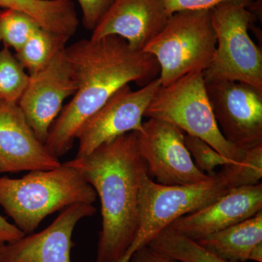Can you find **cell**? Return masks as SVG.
<instances>
[{
  "label": "cell",
  "instance_id": "obj_1",
  "mask_svg": "<svg viewBox=\"0 0 262 262\" xmlns=\"http://www.w3.org/2000/svg\"><path fill=\"white\" fill-rule=\"evenodd\" d=\"M77 91L50 129L46 149L61 158L68 152L84 122L118 90L130 82L144 86L159 77L155 57L136 51L120 37L82 39L66 48Z\"/></svg>",
  "mask_w": 262,
  "mask_h": 262
},
{
  "label": "cell",
  "instance_id": "obj_2",
  "mask_svg": "<svg viewBox=\"0 0 262 262\" xmlns=\"http://www.w3.org/2000/svg\"><path fill=\"white\" fill-rule=\"evenodd\" d=\"M66 163L80 172L101 201L102 224L95 262L120 261L139 228V185L146 165L137 134L127 133Z\"/></svg>",
  "mask_w": 262,
  "mask_h": 262
},
{
  "label": "cell",
  "instance_id": "obj_3",
  "mask_svg": "<svg viewBox=\"0 0 262 262\" xmlns=\"http://www.w3.org/2000/svg\"><path fill=\"white\" fill-rule=\"evenodd\" d=\"M262 177V150L246 151L244 160L223 166L203 182L187 185L165 186L151 179L147 168L139 185V228L134 244L122 259L130 261L133 253L173 221L202 209L233 188L254 185ZM121 261V260H120Z\"/></svg>",
  "mask_w": 262,
  "mask_h": 262
},
{
  "label": "cell",
  "instance_id": "obj_4",
  "mask_svg": "<svg viewBox=\"0 0 262 262\" xmlns=\"http://www.w3.org/2000/svg\"><path fill=\"white\" fill-rule=\"evenodd\" d=\"M97 194L78 170L64 163L20 179L0 176V206L25 234L48 215L76 203L93 204Z\"/></svg>",
  "mask_w": 262,
  "mask_h": 262
},
{
  "label": "cell",
  "instance_id": "obj_5",
  "mask_svg": "<svg viewBox=\"0 0 262 262\" xmlns=\"http://www.w3.org/2000/svg\"><path fill=\"white\" fill-rule=\"evenodd\" d=\"M216 37L210 10H184L170 15L144 48L160 67L162 87L193 72H204L214 58Z\"/></svg>",
  "mask_w": 262,
  "mask_h": 262
},
{
  "label": "cell",
  "instance_id": "obj_6",
  "mask_svg": "<svg viewBox=\"0 0 262 262\" xmlns=\"http://www.w3.org/2000/svg\"><path fill=\"white\" fill-rule=\"evenodd\" d=\"M144 117L173 124L187 135L199 138L220 154L238 163L246 151L229 142L215 121L203 72H193L160 88Z\"/></svg>",
  "mask_w": 262,
  "mask_h": 262
},
{
  "label": "cell",
  "instance_id": "obj_7",
  "mask_svg": "<svg viewBox=\"0 0 262 262\" xmlns=\"http://www.w3.org/2000/svg\"><path fill=\"white\" fill-rule=\"evenodd\" d=\"M244 3H222L210 9L216 37L214 58L203 72L206 83L236 81L262 92V53L250 36L256 15Z\"/></svg>",
  "mask_w": 262,
  "mask_h": 262
},
{
  "label": "cell",
  "instance_id": "obj_8",
  "mask_svg": "<svg viewBox=\"0 0 262 262\" xmlns=\"http://www.w3.org/2000/svg\"><path fill=\"white\" fill-rule=\"evenodd\" d=\"M137 134L138 146L149 175L162 185L179 186L203 182L209 175L193 161L185 144V133L173 124L149 118Z\"/></svg>",
  "mask_w": 262,
  "mask_h": 262
},
{
  "label": "cell",
  "instance_id": "obj_9",
  "mask_svg": "<svg viewBox=\"0 0 262 262\" xmlns=\"http://www.w3.org/2000/svg\"><path fill=\"white\" fill-rule=\"evenodd\" d=\"M161 88L159 77L134 91L129 84L118 90L77 133V156H84L104 143L127 133L140 132L146 108Z\"/></svg>",
  "mask_w": 262,
  "mask_h": 262
},
{
  "label": "cell",
  "instance_id": "obj_10",
  "mask_svg": "<svg viewBox=\"0 0 262 262\" xmlns=\"http://www.w3.org/2000/svg\"><path fill=\"white\" fill-rule=\"evenodd\" d=\"M206 84L215 121L224 137L244 151L262 145V92L236 81Z\"/></svg>",
  "mask_w": 262,
  "mask_h": 262
},
{
  "label": "cell",
  "instance_id": "obj_11",
  "mask_svg": "<svg viewBox=\"0 0 262 262\" xmlns=\"http://www.w3.org/2000/svg\"><path fill=\"white\" fill-rule=\"evenodd\" d=\"M65 49L42 69L29 75L28 84L18 103L37 139L44 144L63 102L72 97L77 89Z\"/></svg>",
  "mask_w": 262,
  "mask_h": 262
},
{
  "label": "cell",
  "instance_id": "obj_12",
  "mask_svg": "<svg viewBox=\"0 0 262 262\" xmlns=\"http://www.w3.org/2000/svg\"><path fill=\"white\" fill-rule=\"evenodd\" d=\"M96 212L93 204L76 203L69 206L41 232L0 244V262H71L76 225Z\"/></svg>",
  "mask_w": 262,
  "mask_h": 262
},
{
  "label": "cell",
  "instance_id": "obj_13",
  "mask_svg": "<svg viewBox=\"0 0 262 262\" xmlns=\"http://www.w3.org/2000/svg\"><path fill=\"white\" fill-rule=\"evenodd\" d=\"M61 165L37 139L18 103L0 101V176Z\"/></svg>",
  "mask_w": 262,
  "mask_h": 262
},
{
  "label": "cell",
  "instance_id": "obj_14",
  "mask_svg": "<svg viewBox=\"0 0 262 262\" xmlns=\"http://www.w3.org/2000/svg\"><path fill=\"white\" fill-rule=\"evenodd\" d=\"M262 211V184L233 188L199 211L183 215L168 227L198 241L251 218Z\"/></svg>",
  "mask_w": 262,
  "mask_h": 262
},
{
  "label": "cell",
  "instance_id": "obj_15",
  "mask_svg": "<svg viewBox=\"0 0 262 262\" xmlns=\"http://www.w3.org/2000/svg\"><path fill=\"white\" fill-rule=\"evenodd\" d=\"M170 17L160 0H114L92 31L91 39L117 36L133 49L144 51Z\"/></svg>",
  "mask_w": 262,
  "mask_h": 262
},
{
  "label": "cell",
  "instance_id": "obj_16",
  "mask_svg": "<svg viewBox=\"0 0 262 262\" xmlns=\"http://www.w3.org/2000/svg\"><path fill=\"white\" fill-rule=\"evenodd\" d=\"M207 251L229 262H245L262 242V211L251 218L198 239Z\"/></svg>",
  "mask_w": 262,
  "mask_h": 262
},
{
  "label": "cell",
  "instance_id": "obj_17",
  "mask_svg": "<svg viewBox=\"0 0 262 262\" xmlns=\"http://www.w3.org/2000/svg\"><path fill=\"white\" fill-rule=\"evenodd\" d=\"M147 246L156 252L182 262H229L207 251L192 239L166 227L158 232Z\"/></svg>",
  "mask_w": 262,
  "mask_h": 262
},
{
  "label": "cell",
  "instance_id": "obj_18",
  "mask_svg": "<svg viewBox=\"0 0 262 262\" xmlns=\"http://www.w3.org/2000/svg\"><path fill=\"white\" fill-rule=\"evenodd\" d=\"M70 38L41 28L36 31L23 47L15 53L29 75L42 69L67 48Z\"/></svg>",
  "mask_w": 262,
  "mask_h": 262
},
{
  "label": "cell",
  "instance_id": "obj_19",
  "mask_svg": "<svg viewBox=\"0 0 262 262\" xmlns=\"http://www.w3.org/2000/svg\"><path fill=\"white\" fill-rule=\"evenodd\" d=\"M29 75L10 48L0 50V101L18 103L27 84Z\"/></svg>",
  "mask_w": 262,
  "mask_h": 262
},
{
  "label": "cell",
  "instance_id": "obj_20",
  "mask_svg": "<svg viewBox=\"0 0 262 262\" xmlns=\"http://www.w3.org/2000/svg\"><path fill=\"white\" fill-rule=\"evenodd\" d=\"M39 27L35 20L21 12L12 10L0 12V42L15 53Z\"/></svg>",
  "mask_w": 262,
  "mask_h": 262
},
{
  "label": "cell",
  "instance_id": "obj_21",
  "mask_svg": "<svg viewBox=\"0 0 262 262\" xmlns=\"http://www.w3.org/2000/svg\"><path fill=\"white\" fill-rule=\"evenodd\" d=\"M184 140L196 166L207 175L215 173L214 169L216 167L236 163L220 154L199 138L185 134Z\"/></svg>",
  "mask_w": 262,
  "mask_h": 262
},
{
  "label": "cell",
  "instance_id": "obj_22",
  "mask_svg": "<svg viewBox=\"0 0 262 262\" xmlns=\"http://www.w3.org/2000/svg\"><path fill=\"white\" fill-rule=\"evenodd\" d=\"M169 15L184 10H210L217 5L225 3H241L248 5L253 0H160Z\"/></svg>",
  "mask_w": 262,
  "mask_h": 262
},
{
  "label": "cell",
  "instance_id": "obj_23",
  "mask_svg": "<svg viewBox=\"0 0 262 262\" xmlns=\"http://www.w3.org/2000/svg\"><path fill=\"white\" fill-rule=\"evenodd\" d=\"M82 10V20L84 28L93 31L114 0H77Z\"/></svg>",
  "mask_w": 262,
  "mask_h": 262
},
{
  "label": "cell",
  "instance_id": "obj_24",
  "mask_svg": "<svg viewBox=\"0 0 262 262\" xmlns=\"http://www.w3.org/2000/svg\"><path fill=\"white\" fill-rule=\"evenodd\" d=\"M130 262H182L156 252L149 246H141L133 253Z\"/></svg>",
  "mask_w": 262,
  "mask_h": 262
},
{
  "label": "cell",
  "instance_id": "obj_25",
  "mask_svg": "<svg viewBox=\"0 0 262 262\" xmlns=\"http://www.w3.org/2000/svg\"><path fill=\"white\" fill-rule=\"evenodd\" d=\"M25 234L0 214V244H9L23 237Z\"/></svg>",
  "mask_w": 262,
  "mask_h": 262
},
{
  "label": "cell",
  "instance_id": "obj_26",
  "mask_svg": "<svg viewBox=\"0 0 262 262\" xmlns=\"http://www.w3.org/2000/svg\"><path fill=\"white\" fill-rule=\"evenodd\" d=\"M249 260L262 262V242L254 246L249 256Z\"/></svg>",
  "mask_w": 262,
  "mask_h": 262
},
{
  "label": "cell",
  "instance_id": "obj_27",
  "mask_svg": "<svg viewBox=\"0 0 262 262\" xmlns=\"http://www.w3.org/2000/svg\"><path fill=\"white\" fill-rule=\"evenodd\" d=\"M0 12H1V10H0Z\"/></svg>",
  "mask_w": 262,
  "mask_h": 262
}]
</instances>
